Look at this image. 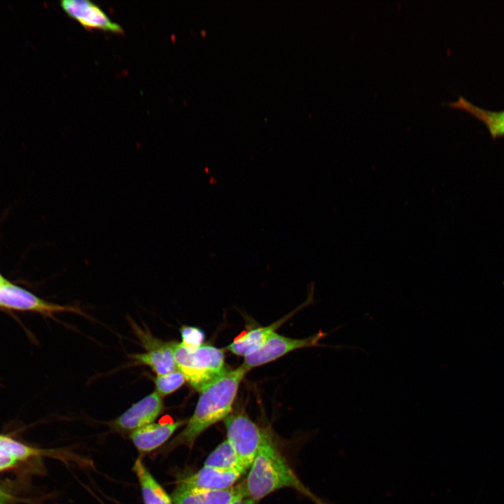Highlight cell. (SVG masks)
<instances>
[{"label":"cell","instance_id":"9c48e42d","mask_svg":"<svg viewBox=\"0 0 504 504\" xmlns=\"http://www.w3.org/2000/svg\"><path fill=\"white\" fill-rule=\"evenodd\" d=\"M164 410L162 397L156 392L145 396L120 415L113 422L117 429L130 431L153 424Z\"/></svg>","mask_w":504,"mask_h":504},{"label":"cell","instance_id":"277c9868","mask_svg":"<svg viewBox=\"0 0 504 504\" xmlns=\"http://www.w3.org/2000/svg\"><path fill=\"white\" fill-rule=\"evenodd\" d=\"M224 423L226 440L234 449L240 465L246 470L251 467L266 432L241 413L229 415Z\"/></svg>","mask_w":504,"mask_h":504},{"label":"cell","instance_id":"e0dca14e","mask_svg":"<svg viewBox=\"0 0 504 504\" xmlns=\"http://www.w3.org/2000/svg\"><path fill=\"white\" fill-rule=\"evenodd\" d=\"M186 382L183 374L178 370L154 378L156 392L161 396H168L181 388Z\"/></svg>","mask_w":504,"mask_h":504},{"label":"cell","instance_id":"9a60e30c","mask_svg":"<svg viewBox=\"0 0 504 504\" xmlns=\"http://www.w3.org/2000/svg\"><path fill=\"white\" fill-rule=\"evenodd\" d=\"M133 470L139 479L145 504H173L171 498L140 458L135 461Z\"/></svg>","mask_w":504,"mask_h":504},{"label":"cell","instance_id":"30bf717a","mask_svg":"<svg viewBox=\"0 0 504 504\" xmlns=\"http://www.w3.org/2000/svg\"><path fill=\"white\" fill-rule=\"evenodd\" d=\"M63 10L86 29H99L115 34L123 32L122 27L113 22L97 5L88 0H64Z\"/></svg>","mask_w":504,"mask_h":504},{"label":"cell","instance_id":"2e32d148","mask_svg":"<svg viewBox=\"0 0 504 504\" xmlns=\"http://www.w3.org/2000/svg\"><path fill=\"white\" fill-rule=\"evenodd\" d=\"M204 465L222 470L243 468L239 464L234 449L227 440L218 444L207 456Z\"/></svg>","mask_w":504,"mask_h":504},{"label":"cell","instance_id":"44dd1931","mask_svg":"<svg viewBox=\"0 0 504 504\" xmlns=\"http://www.w3.org/2000/svg\"><path fill=\"white\" fill-rule=\"evenodd\" d=\"M9 500V495L0 488V504H8Z\"/></svg>","mask_w":504,"mask_h":504},{"label":"cell","instance_id":"7a4b0ae2","mask_svg":"<svg viewBox=\"0 0 504 504\" xmlns=\"http://www.w3.org/2000/svg\"><path fill=\"white\" fill-rule=\"evenodd\" d=\"M244 484L247 496L255 501L282 488H293L313 500L316 498L293 472L267 432Z\"/></svg>","mask_w":504,"mask_h":504},{"label":"cell","instance_id":"ac0fdd59","mask_svg":"<svg viewBox=\"0 0 504 504\" xmlns=\"http://www.w3.org/2000/svg\"><path fill=\"white\" fill-rule=\"evenodd\" d=\"M181 344L188 350L194 351L203 344L204 333L200 328L183 326L180 328Z\"/></svg>","mask_w":504,"mask_h":504},{"label":"cell","instance_id":"7c38bea8","mask_svg":"<svg viewBox=\"0 0 504 504\" xmlns=\"http://www.w3.org/2000/svg\"><path fill=\"white\" fill-rule=\"evenodd\" d=\"M183 423H153L132 431L130 438L139 451L149 452L163 444Z\"/></svg>","mask_w":504,"mask_h":504},{"label":"cell","instance_id":"8992f818","mask_svg":"<svg viewBox=\"0 0 504 504\" xmlns=\"http://www.w3.org/2000/svg\"><path fill=\"white\" fill-rule=\"evenodd\" d=\"M132 326L146 349L142 354L130 355L133 359L150 367L157 375L177 370L174 355L175 342L162 341L153 336L149 331L142 330L134 324Z\"/></svg>","mask_w":504,"mask_h":504},{"label":"cell","instance_id":"8fae6325","mask_svg":"<svg viewBox=\"0 0 504 504\" xmlns=\"http://www.w3.org/2000/svg\"><path fill=\"white\" fill-rule=\"evenodd\" d=\"M245 472L246 470L241 468L222 470L204 465L197 472L179 483L200 489H225L233 486Z\"/></svg>","mask_w":504,"mask_h":504},{"label":"cell","instance_id":"52a82bcc","mask_svg":"<svg viewBox=\"0 0 504 504\" xmlns=\"http://www.w3.org/2000/svg\"><path fill=\"white\" fill-rule=\"evenodd\" d=\"M0 307L22 311H33L52 315L61 312L82 314L77 307L49 303L29 291L6 281L0 285Z\"/></svg>","mask_w":504,"mask_h":504},{"label":"cell","instance_id":"5b68a950","mask_svg":"<svg viewBox=\"0 0 504 504\" xmlns=\"http://www.w3.org/2000/svg\"><path fill=\"white\" fill-rule=\"evenodd\" d=\"M342 327V326H338L332 331L340 329ZM332 331L325 332L320 330L316 334L302 339L290 338L274 332L258 349L244 357L243 365L249 370L253 368L265 365L276 360L294 350L307 347L325 346L335 349L349 348V346H328L319 344L320 340Z\"/></svg>","mask_w":504,"mask_h":504},{"label":"cell","instance_id":"3957f363","mask_svg":"<svg viewBox=\"0 0 504 504\" xmlns=\"http://www.w3.org/2000/svg\"><path fill=\"white\" fill-rule=\"evenodd\" d=\"M174 355L177 370L200 393L227 371L223 350L211 345L203 344L189 351L175 342Z\"/></svg>","mask_w":504,"mask_h":504},{"label":"cell","instance_id":"4fadbf2b","mask_svg":"<svg viewBox=\"0 0 504 504\" xmlns=\"http://www.w3.org/2000/svg\"><path fill=\"white\" fill-rule=\"evenodd\" d=\"M291 315L288 314L267 326L258 327L238 336L226 349L232 354L246 357L258 349L275 330Z\"/></svg>","mask_w":504,"mask_h":504},{"label":"cell","instance_id":"6da1fadb","mask_svg":"<svg viewBox=\"0 0 504 504\" xmlns=\"http://www.w3.org/2000/svg\"><path fill=\"white\" fill-rule=\"evenodd\" d=\"M248 370L242 364L227 370L200 392L195 411L185 428L172 441L173 446L191 448L205 430L229 416L240 383Z\"/></svg>","mask_w":504,"mask_h":504},{"label":"cell","instance_id":"ffe728a7","mask_svg":"<svg viewBox=\"0 0 504 504\" xmlns=\"http://www.w3.org/2000/svg\"><path fill=\"white\" fill-rule=\"evenodd\" d=\"M256 501L248 498V497H244L240 499H238L237 500H234V502L231 503L230 504H255Z\"/></svg>","mask_w":504,"mask_h":504},{"label":"cell","instance_id":"d6986e66","mask_svg":"<svg viewBox=\"0 0 504 504\" xmlns=\"http://www.w3.org/2000/svg\"><path fill=\"white\" fill-rule=\"evenodd\" d=\"M0 435V471L15 466L18 461L13 458L1 446Z\"/></svg>","mask_w":504,"mask_h":504},{"label":"cell","instance_id":"7402d4cb","mask_svg":"<svg viewBox=\"0 0 504 504\" xmlns=\"http://www.w3.org/2000/svg\"><path fill=\"white\" fill-rule=\"evenodd\" d=\"M314 501L316 504H326L318 498H316Z\"/></svg>","mask_w":504,"mask_h":504},{"label":"cell","instance_id":"5bb4252c","mask_svg":"<svg viewBox=\"0 0 504 504\" xmlns=\"http://www.w3.org/2000/svg\"><path fill=\"white\" fill-rule=\"evenodd\" d=\"M444 104L466 111L482 121L493 138L504 136V110H487L475 105L462 96H459L454 102Z\"/></svg>","mask_w":504,"mask_h":504},{"label":"cell","instance_id":"ba28073f","mask_svg":"<svg viewBox=\"0 0 504 504\" xmlns=\"http://www.w3.org/2000/svg\"><path fill=\"white\" fill-rule=\"evenodd\" d=\"M248 497L244 484L225 489H206L186 486L178 483L172 494L174 504H230Z\"/></svg>","mask_w":504,"mask_h":504}]
</instances>
